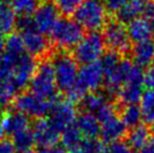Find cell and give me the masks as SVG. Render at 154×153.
<instances>
[{
  "instance_id": "cell-15",
  "label": "cell",
  "mask_w": 154,
  "mask_h": 153,
  "mask_svg": "<svg viewBox=\"0 0 154 153\" xmlns=\"http://www.w3.org/2000/svg\"><path fill=\"white\" fill-rule=\"evenodd\" d=\"M100 136L105 143H112L116 141H123L126 139L128 128L125 126L119 115L100 123Z\"/></svg>"
},
{
  "instance_id": "cell-7",
  "label": "cell",
  "mask_w": 154,
  "mask_h": 153,
  "mask_svg": "<svg viewBox=\"0 0 154 153\" xmlns=\"http://www.w3.org/2000/svg\"><path fill=\"white\" fill-rule=\"evenodd\" d=\"M106 50V44L103 34L99 32H88L81 42L73 48L72 54L78 63L90 64L98 62L103 55Z\"/></svg>"
},
{
  "instance_id": "cell-36",
  "label": "cell",
  "mask_w": 154,
  "mask_h": 153,
  "mask_svg": "<svg viewBox=\"0 0 154 153\" xmlns=\"http://www.w3.org/2000/svg\"><path fill=\"white\" fill-rule=\"evenodd\" d=\"M15 145L11 139L4 137L0 140V153H16L15 152Z\"/></svg>"
},
{
  "instance_id": "cell-29",
  "label": "cell",
  "mask_w": 154,
  "mask_h": 153,
  "mask_svg": "<svg viewBox=\"0 0 154 153\" xmlns=\"http://www.w3.org/2000/svg\"><path fill=\"white\" fill-rule=\"evenodd\" d=\"M61 140H62V144L66 150H72L79 145L82 141L85 140L83 136L81 135L80 131L77 128V126L73 124L70 127H68L64 132L61 134Z\"/></svg>"
},
{
  "instance_id": "cell-40",
  "label": "cell",
  "mask_w": 154,
  "mask_h": 153,
  "mask_svg": "<svg viewBox=\"0 0 154 153\" xmlns=\"http://www.w3.org/2000/svg\"><path fill=\"white\" fill-rule=\"evenodd\" d=\"M5 47H6V41L2 35H0V58L4 55L5 53Z\"/></svg>"
},
{
  "instance_id": "cell-5",
  "label": "cell",
  "mask_w": 154,
  "mask_h": 153,
  "mask_svg": "<svg viewBox=\"0 0 154 153\" xmlns=\"http://www.w3.org/2000/svg\"><path fill=\"white\" fill-rule=\"evenodd\" d=\"M59 99V98H57ZM55 100H46L33 94L29 89H25L20 91L14 99L11 107L16 111H20L30 119L45 118L50 114L52 106Z\"/></svg>"
},
{
  "instance_id": "cell-19",
  "label": "cell",
  "mask_w": 154,
  "mask_h": 153,
  "mask_svg": "<svg viewBox=\"0 0 154 153\" xmlns=\"http://www.w3.org/2000/svg\"><path fill=\"white\" fill-rule=\"evenodd\" d=\"M153 136L151 127L145 123L140 124L136 127L129 130L126 136V143L132 148L133 150H140L149 142L151 137Z\"/></svg>"
},
{
  "instance_id": "cell-34",
  "label": "cell",
  "mask_w": 154,
  "mask_h": 153,
  "mask_svg": "<svg viewBox=\"0 0 154 153\" xmlns=\"http://www.w3.org/2000/svg\"><path fill=\"white\" fill-rule=\"evenodd\" d=\"M129 0H103L107 13L110 16H116Z\"/></svg>"
},
{
  "instance_id": "cell-42",
  "label": "cell",
  "mask_w": 154,
  "mask_h": 153,
  "mask_svg": "<svg viewBox=\"0 0 154 153\" xmlns=\"http://www.w3.org/2000/svg\"><path fill=\"white\" fill-rule=\"evenodd\" d=\"M16 153H37V152H35L34 149H29V150H17Z\"/></svg>"
},
{
  "instance_id": "cell-28",
  "label": "cell",
  "mask_w": 154,
  "mask_h": 153,
  "mask_svg": "<svg viewBox=\"0 0 154 153\" xmlns=\"http://www.w3.org/2000/svg\"><path fill=\"white\" fill-rule=\"evenodd\" d=\"M123 58L124 56H122L120 54H118V53H116L114 51H110V50L105 52L103 55L101 56V59L99 60V63H100L103 71V76H107L110 73L114 72L116 68L118 67L120 60L123 59Z\"/></svg>"
},
{
  "instance_id": "cell-26",
  "label": "cell",
  "mask_w": 154,
  "mask_h": 153,
  "mask_svg": "<svg viewBox=\"0 0 154 153\" xmlns=\"http://www.w3.org/2000/svg\"><path fill=\"white\" fill-rule=\"evenodd\" d=\"M42 0H11V8L18 17L33 16Z\"/></svg>"
},
{
  "instance_id": "cell-8",
  "label": "cell",
  "mask_w": 154,
  "mask_h": 153,
  "mask_svg": "<svg viewBox=\"0 0 154 153\" xmlns=\"http://www.w3.org/2000/svg\"><path fill=\"white\" fill-rule=\"evenodd\" d=\"M78 116V109L74 104L60 97L56 99L48 114V120L62 134L68 127L74 124Z\"/></svg>"
},
{
  "instance_id": "cell-35",
  "label": "cell",
  "mask_w": 154,
  "mask_h": 153,
  "mask_svg": "<svg viewBox=\"0 0 154 153\" xmlns=\"http://www.w3.org/2000/svg\"><path fill=\"white\" fill-rule=\"evenodd\" d=\"M144 86L147 90L154 91V62L149 68H146V71L144 72Z\"/></svg>"
},
{
  "instance_id": "cell-38",
  "label": "cell",
  "mask_w": 154,
  "mask_h": 153,
  "mask_svg": "<svg viewBox=\"0 0 154 153\" xmlns=\"http://www.w3.org/2000/svg\"><path fill=\"white\" fill-rule=\"evenodd\" d=\"M143 17H145L149 20L154 18V0H147V1H145Z\"/></svg>"
},
{
  "instance_id": "cell-11",
  "label": "cell",
  "mask_w": 154,
  "mask_h": 153,
  "mask_svg": "<svg viewBox=\"0 0 154 153\" xmlns=\"http://www.w3.org/2000/svg\"><path fill=\"white\" fill-rule=\"evenodd\" d=\"M37 64L38 61L30 56L28 53H25L20 58H18L14 68L11 80L19 92L29 87L30 81L36 72Z\"/></svg>"
},
{
  "instance_id": "cell-13",
  "label": "cell",
  "mask_w": 154,
  "mask_h": 153,
  "mask_svg": "<svg viewBox=\"0 0 154 153\" xmlns=\"http://www.w3.org/2000/svg\"><path fill=\"white\" fill-rule=\"evenodd\" d=\"M32 132L34 134L35 143L39 148H48L57 145L61 133L56 130L48 118H39L32 122Z\"/></svg>"
},
{
  "instance_id": "cell-16",
  "label": "cell",
  "mask_w": 154,
  "mask_h": 153,
  "mask_svg": "<svg viewBox=\"0 0 154 153\" xmlns=\"http://www.w3.org/2000/svg\"><path fill=\"white\" fill-rule=\"evenodd\" d=\"M129 55L140 68H149L154 62V37L133 45Z\"/></svg>"
},
{
  "instance_id": "cell-24",
  "label": "cell",
  "mask_w": 154,
  "mask_h": 153,
  "mask_svg": "<svg viewBox=\"0 0 154 153\" xmlns=\"http://www.w3.org/2000/svg\"><path fill=\"white\" fill-rule=\"evenodd\" d=\"M118 115H119L120 119L123 120V123L125 124V126L128 130L136 127L143 122L141 108L137 105H126V106L119 105Z\"/></svg>"
},
{
  "instance_id": "cell-4",
  "label": "cell",
  "mask_w": 154,
  "mask_h": 153,
  "mask_svg": "<svg viewBox=\"0 0 154 153\" xmlns=\"http://www.w3.org/2000/svg\"><path fill=\"white\" fill-rule=\"evenodd\" d=\"M109 14L105 7L103 0H83L73 15V19L88 32L103 30L109 20Z\"/></svg>"
},
{
  "instance_id": "cell-1",
  "label": "cell",
  "mask_w": 154,
  "mask_h": 153,
  "mask_svg": "<svg viewBox=\"0 0 154 153\" xmlns=\"http://www.w3.org/2000/svg\"><path fill=\"white\" fill-rule=\"evenodd\" d=\"M52 63L54 67L55 80L60 94L64 95L72 89L78 82L79 70L78 62L73 56L72 52L55 50L51 56Z\"/></svg>"
},
{
  "instance_id": "cell-25",
  "label": "cell",
  "mask_w": 154,
  "mask_h": 153,
  "mask_svg": "<svg viewBox=\"0 0 154 153\" xmlns=\"http://www.w3.org/2000/svg\"><path fill=\"white\" fill-rule=\"evenodd\" d=\"M142 118L146 125H153L154 124V91L153 90H146L142 96L140 101Z\"/></svg>"
},
{
  "instance_id": "cell-43",
  "label": "cell",
  "mask_w": 154,
  "mask_h": 153,
  "mask_svg": "<svg viewBox=\"0 0 154 153\" xmlns=\"http://www.w3.org/2000/svg\"><path fill=\"white\" fill-rule=\"evenodd\" d=\"M150 23H151V26H152V30H153V35H154V18L153 19H151Z\"/></svg>"
},
{
  "instance_id": "cell-9",
  "label": "cell",
  "mask_w": 154,
  "mask_h": 153,
  "mask_svg": "<svg viewBox=\"0 0 154 153\" xmlns=\"http://www.w3.org/2000/svg\"><path fill=\"white\" fill-rule=\"evenodd\" d=\"M19 34L22 35L26 52L37 61L51 58L53 52L55 51L51 39H48L38 30H33Z\"/></svg>"
},
{
  "instance_id": "cell-21",
  "label": "cell",
  "mask_w": 154,
  "mask_h": 153,
  "mask_svg": "<svg viewBox=\"0 0 154 153\" xmlns=\"http://www.w3.org/2000/svg\"><path fill=\"white\" fill-rule=\"evenodd\" d=\"M144 94L143 86L140 85H124L118 95L116 97L115 101L120 106L126 105H137V102L141 101L142 96Z\"/></svg>"
},
{
  "instance_id": "cell-45",
  "label": "cell",
  "mask_w": 154,
  "mask_h": 153,
  "mask_svg": "<svg viewBox=\"0 0 154 153\" xmlns=\"http://www.w3.org/2000/svg\"><path fill=\"white\" fill-rule=\"evenodd\" d=\"M4 109H2V107H1V106H0V116H1V115H2V114H4Z\"/></svg>"
},
{
  "instance_id": "cell-30",
  "label": "cell",
  "mask_w": 154,
  "mask_h": 153,
  "mask_svg": "<svg viewBox=\"0 0 154 153\" xmlns=\"http://www.w3.org/2000/svg\"><path fill=\"white\" fill-rule=\"evenodd\" d=\"M17 60L18 58L9 55L7 53H4V55L0 58V83L11 80L14 68Z\"/></svg>"
},
{
  "instance_id": "cell-20",
  "label": "cell",
  "mask_w": 154,
  "mask_h": 153,
  "mask_svg": "<svg viewBox=\"0 0 154 153\" xmlns=\"http://www.w3.org/2000/svg\"><path fill=\"white\" fill-rule=\"evenodd\" d=\"M109 101H114V100H109V97L103 90L92 91V92H88L85 96L82 101L80 102V108H81V111L96 115Z\"/></svg>"
},
{
  "instance_id": "cell-33",
  "label": "cell",
  "mask_w": 154,
  "mask_h": 153,
  "mask_svg": "<svg viewBox=\"0 0 154 153\" xmlns=\"http://www.w3.org/2000/svg\"><path fill=\"white\" fill-rule=\"evenodd\" d=\"M134 150L124 141H116L112 143H108L103 153H134Z\"/></svg>"
},
{
  "instance_id": "cell-31",
  "label": "cell",
  "mask_w": 154,
  "mask_h": 153,
  "mask_svg": "<svg viewBox=\"0 0 154 153\" xmlns=\"http://www.w3.org/2000/svg\"><path fill=\"white\" fill-rule=\"evenodd\" d=\"M14 145L17 150H29L33 149L35 143L34 134L32 132V128H28L24 132H20L11 137Z\"/></svg>"
},
{
  "instance_id": "cell-37",
  "label": "cell",
  "mask_w": 154,
  "mask_h": 153,
  "mask_svg": "<svg viewBox=\"0 0 154 153\" xmlns=\"http://www.w3.org/2000/svg\"><path fill=\"white\" fill-rule=\"evenodd\" d=\"M37 153H70L63 145H53L48 148H39Z\"/></svg>"
},
{
  "instance_id": "cell-44",
  "label": "cell",
  "mask_w": 154,
  "mask_h": 153,
  "mask_svg": "<svg viewBox=\"0 0 154 153\" xmlns=\"http://www.w3.org/2000/svg\"><path fill=\"white\" fill-rule=\"evenodd\" d=\"M150 127H151V131H152V134H153V136H154V124L153 125H151Z\"/></svg>"
},
{
  "instance_id": "cell-10",
  "label": "cell",
  "mask_w": 154,
  "mask_h": 153,
  "mask_svg": "<svg viewBox=\"0 0 154 153\" xmlns=\"http://www.w3.org/2000/svg\"><path fill=\"white\" fill-rule=\"evenodd\" d=\"M60 18V11L54 0H42L33 15L36 30L44 35L51 34Z\"/></svg>"
},
{
  "instance_id": "cell-39",
  "label": "cell",
  "mask_w": 154,
  "mask_h": 153,
  "mask_svg": "<svg viewBox=\"0 0 154 153\" xmlns=\"http://www.w3.org/2000/svg\"><path fill=\"white\" fill-rule=\"evenodd\" d=\"M138 153H154V136H152L149 142L142 148Z\"/></svg>"
},
{
  "instance_id": "cell-32",
  "label": "cell",
  "mask_w": 154,
  "mask_h": 153,
  "mask_svg": "<svg viewBox=\"0 0 154 153\" xmlns=\"http://www.w3.org/2000/svg\"><path fill=\"white\" fill-rule=\"evenodd\" d=\"M83 0H54L56 7L63 17L73 16Z\"/></svg>"
},
{
  "instance_id": "cell-27",
  "label": "cell",
  "mask_w": 154,
  "mask_h": 153,
  "mask_svg": "<svg viewBox=\"0 0 154 153\" xmlns=\"http://www.w3.org/2000/svg\"><path fill=\"white\" fill-rule=\"evenodd\" d=\"M25 46L23 42L22 35L19 33H15L8 35V37L6 39V47H5V53H7L9 55L19 58L23 54H25Z\"/></svg>"
},
{
  "instance_id": "cell-46",
  "label": "cell",
  "mask_w": 154,
  "mask_h": 153,
  "mask_svg": "<svg viewBox=\"0 0 154 153\" xmlns=\"http://www.w3.org/2000/svg\"><path fill=\"white\" fill-rule=\"evenodd\" d=\"M4 111H5V109H4Z\"/></svg>"
},
{
  "instance_id": "cell-6",
  "label": "cell",
  "mask_w": 154,
  "mask_h": 153,
  "mask_svg": "<svg viewBox=\"0 0 154 153\" xmlns=\"http://www.w3.org/2000/svg\"><path fill=\"white\" fill-rule=\"evenodd\" d=\"M103 36L108 50L116 52L122 56H126L131 53L132 42L129 39L127 26L117 18H109L103 28Z\"/></svg>"
},
{
  "instance_id": "cell-18",
  "label": "cell",
  "mask_w": 154,
  "mask_h": 153,
  "mask_svg": "<svg viewBox=\"0 0 154 153\" xmlns=\"http://www.w3.org/2000/svg\"><path fill=\"white\" fill-rule=\"evenodd\" d=\"M129 39L132 43H141L153 38V30L149 19L145 17H138L127 24Z\"/></svg>"
},
{
  "instance_id": "cell-23",
  "label": "cell",
  "mask_w": 154,
  "mask_h": 153,
  "mask_svg": "<svg viewBox=\"0 0 154 153\" xmlns=\"http://www.w3.org/2000/svg\"><path fill=\"white\" fill-rule=\"evenodd\" d=\"M17 24V16L10 5H0V35L13 34Z\"/></svg>"
},
{
  "instance_id": "cell-12",
  "label": "cell",
  "mask_w": 154,
  "mask_h": 153,
  "mask_svg": "<svg viewBox=\"0 0 154 153\" xmlns=\"http://www.w3.org/2000/svg\"><path fill=\"white\" fill-rule=\"evenodd\" d=\"M103 71L100 63L85 64L79 70L78 76V85L87 92L98 91L103 86Z\"/></svg>"
},
{
  "instance_id": "cell-41",
  "label": "cell",
  "mask_w": 154,
  "mask_h": 153,
  "mask_svg": "<svg viewBox=\"0 0 154 153\" xmlns=\"http://www.w3.org/2000/svg\"><path fill=\"white\" fill-rule=\"evenodd\" d=\"M1 118H2V115L0 116V140H1V139H4V134H5L4 127H2V120H1Z\"/></svg>"
},
{
  "instance_id": "cell-17",
  "label": "cell",
  "mask_w": 154,
  "mask_h": 153,
  "mask_svg": "<svg viewBox=\"0 0 154 153\" xmlns=\"http://www.w3.org/2000/svg\"><path fill=\"white\" fill-rule=\"evenodd\" d=\"M74 125L80 131L85 140H94L100 135V122L97 116L90 113L81 111L78 114Z\"/></svg>"
},
{
  "instance_id": "cell-2",
  "label": "cell",
  "mask_w": 154,
  "mask_h": 153,
  "mask_svg": "<svg viewBox=\"0 0 154 153\" xmlns=\"http://www.w3.org/2000/svg\"><path fill=\"white\" fill-rule=\"evenodd\" d=\"M28 89L36 96L46 100H56L61 97L56 86L55 72L51 58L38 61L36 72L30 81Z\"/></svg>"
},
{
  "instance_id": "cell-22",
  "label": "cell",
  "mask_w": 154,
  "mask_h": 153,
  "mask_svg": "<svg viewBox=\"0 0 154 153\" xmlns=\"http://www.w3.org/2000/svg\"><path fill=\"white\" fill-rule=\"evenodd\" d=\"M144 7H145V0H129L119 13L116 15L115 18L124 23L125 25H127L129 21L141 17V15L144 13Z\"/></svg>"
},
{
  "instance_id": "cell-14",
  "label": "cell",
  "mask_w": 154,
  "mask_h": 153,
  "mask_svg": "<svg viewBox=\"0 0 154 153\" xmlns=\"http://www.w3.org/2000/svg\"><path fill=\"white\" fill-rule=\"evenodd\" d=\"M1 120L5 133L11 137L30 128L32 124V119L28 116L13 108H8L4 111Z\"/></svg>"
},
{
  "instance_id": "cell-3",
  "label": "cell",
  "mask_w": 154,
  "mask_h": 153,
  "mask_svg": "<svg viewBox=\"0 0 154 153\" xmlns=\"http://www.w3.org/2000/svg\"><path fill=\"white\" fill-rule=\"evenodd\" d=\"M86 30L75 19L61 17L51 33V42L55 50L70 51L85 37Z\"/></svg>"
}]
</instances>
